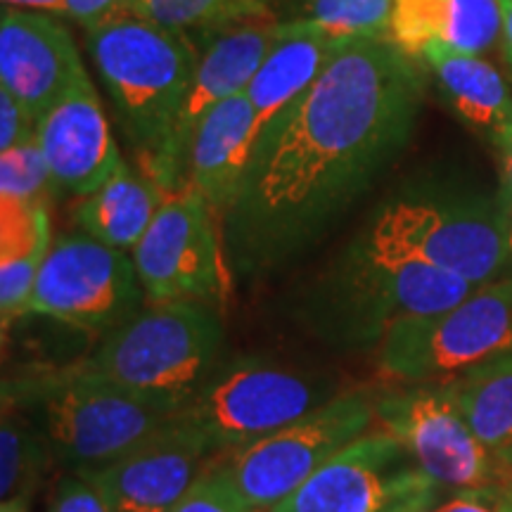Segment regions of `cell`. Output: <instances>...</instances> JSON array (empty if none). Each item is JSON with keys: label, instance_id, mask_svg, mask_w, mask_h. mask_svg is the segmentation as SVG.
<instances>
[{"label": "cell", "instance_id": "8992f818", "mask_svg": "<svg viewBox=\"0 0 512 512\" xmlns=\"http://www.w3.org/2000/svg\"><path fill=\"white\" fill-rule=\"evenodd\" d=\"M3 399L34 408L50 456L72 472L112 463L174 425V411L79 368L3 384Z\"/></svg>", "mask_w": 512, "mask_h": 512}, {"label": "cell", "instance_id": "7c38bea8", "mask_svg": "<svg viewBox=\"0 0 512 512\" xmlns=\"http://www.w3.org/2000/svg\"><path fill=\"white\" fill-rule=\"evenodd\" d=\"M216 221L190 185L166 195L131 252L147 302H221L228 280Z\"/></svg>", "mask_w": 512, "mask_h": 512}, {"label": "cell", "instance_id": "9c48e42d", "mask_svg": "<svg viewBox=\"0 0 512 512\" xmlns=\"http://www.w3.org/2000/svg\"><path fill=\"white\" fill-rule=\"evenodd\" d=\"M375 396L373 389H349L283 430L216 456L214 463L226 470L249 508L271 512L339 451L370 432Z\"/></svg>", "mask_w": 512, "mask_h": 512}, {"label": "cell", "instance_id": "5bb4252c", "mask_svg": "<svg viewBox=\"0 0 512 512\" xmlns=\"http://www.w3.org/2000/svg\"><path fill=\"white\" fill-rule=\"evenodd\" d=\"M214 458L195 432L178 422L112 463L79 470L110 512H174Z\"/></svg>", "mask_w": 512, "mask_h": 512}, {"label": "cell", "instance_id": "484cf974", "mask_svg": "<svg viewBox=\"0 0 512 512\" xmlns=\"http://www.w3.org/2000/svg\"><path fill=\"white\" fill-rule=\"evenodd\" d=\"M50 448L31 418H24L17 403L3 399L0 422V494L3 501L29 498L41 477Z\"/></svg>", "mask_w": 512, "mask_h": 512}, {"label": "cell", "instance_id": "f35d334b", "mask_svg": "<svg viewBox=\"0 0 512 512\" xmlns=\"http://www.w3.org/2000/svg\"><path fill=\"white\" fill-rule=\"evenodd\" d=\"M0 512H29V498H8V501H3V505H0Z\"/></svg>", "mask_w": 512, "mask_h": 512}, {"label": "cell", "instance_id": "d6986e66", "mask_svg": "<svg viewBox=\"0 0 512 512\" xmlns=\"http://www.w3.org/2000/svg\"><path fill=\"white\" fill-rule=\"evenodd\" d=\"M349 41L354 38H339L316 24L285 22L283 36L245 91L256 112L259 138L309 91Z\"/></svg>", "mask_w": 512, "mask_h": 512}, {"label": "cell", "instance_id": "9a60e30c", "mask_svg": "<svg viewBox=\"0 0 512 512\" xmlns=\"http://www.w3.org/2000/svg\"><path fill=\"white\" fill-rule=\"evenodd\" d=\"M69 29L50 12L3 5L0 10V86L36 121L86 79Z\"/></svg>", "mask_w": 512, "mask_h": 512}, {"label": "cell", "instance_id": "277c9868", "mask_svg": "<svg viewBox=\"0 0 512 512\" xmlns=\"http://www.w3.org/2000/svg\"><path fill=\"white\" fill-rule=\"evenodd\" d=\"M221 342L223 323L211 304L150 302L107 332L105 342L76 368L178 413L219 366Z\"/></svg>", "mask_w": 512, "mask_h": 512}, {"label": "cell", "instance_id": "44dd1931", "mask_svg": "<svg viewBox=\"0 0 512 512\" xmlns=\"http://www.w3.org/2000/svg\"><path fill=\"white\" fill-rule=\"evenodd\" d=\"M418 62L430 67L453 110L491 140L512 124V93L508 83L482 55L432 43Z\"/></svg>", "mask_w": 512, "mask_h": 512}, {"label": "cell", "instance_id": "7402d4cb", "mask_svg": "<svg viewBox=\"0 0 512 512\" xmlns=\"http://www.w3.org/2000/svg\"><path fill=\"white\" fill-rule=\"evenodd\" d=\"M164 200L166 192L150 176L143 171L138 174L124 162L100 190L81 197L74 221L88 238L121 252H133Z\"/></svg>", "mask_w": 512, "mask_h": 512}, {"label": "cell", "instance_id": "ba28073f", "mask_svg": "<svg viewBox=\"0 0 512 512\" xmlns=\"http://www.w3.org/2000/svg\"><path fill=\"white\" fill-rule=\"evenodd\" d=\"M512 351V278L475 287L453 309L401 320L377 347L384 377L448 384Z\"/></svg>", "mask_w": 512, "mask_h": 512}, {"label": "cell", "instance_id": "5b68a950", "mask_svg": "<svg viewBox=\"0 0 512 512\" xmlns=\"http://www.w3.org/2000/svg\"><path fill=\"white\" fill-rule=\"evenodd\" d=\"M361 235L377 252L420 259L475 287L501 280L512 261L508 197L403 188L382 202Z\"/></svg>", "mask_w": 512, "mask_h": 512}, {"label": "cell", "instance_id": "ffe728a7", "mask_svg": "<svg viewBox=\"0 0 512 512\" xmlns=\"http://www.w3.org/2000/svg\"><path fill=\"white\" fill-rule=\"evenodd\" d=\"M498 0H394L392 41L413 60L432 43L482 55L501 41Z\"/></svg>", "mask_w": 512, "mask_h": 512}, {"label": "cell", "instance_id": "2e32d148", "mask_svg": "<svg viewBox=\"0 0 512 512\" xmlns=\"http://www.w3.org/2000/svg\"><path fill=\"white\" fill-rule=\"evenodd\" d=\"M283 29V19H266V22L242 24V27L223 31V34L204 41L195 81L185 98L174 138H171L169 155H166L162 176V190L166 195L188 185V178H185L188 150L204 114L219 102L247 91L249 81L259 72L266 55L283 36Z\"/></svg>", "mask_w": 512, "mask_h": 512}, {"label": "cell", "instance_id": "7a4b0ae2", "mask_svg": "<svg viewBox=\"0 0 512 512\" xmlns=\"http://www.w3.org/2000/svg\"><path fill=\"white\" fill-rule=\"evenodd\" d=\"M475 290L456 273L411 256L377 252L363 235L309 287L304 320L337 349L380 347L401 320L453 309Z\"/></svg>", "mask_w": 512, "mask_h": 512}, {"label": "cell", "instance_id": "83f0119b", "mask_svg": "<svg viewBox=\"0 0 512 512\" xmlns=\"http://www.w3.org/2000/svg\"><path fill=\"white\" fill-rule=\"evenodd\" d=\"M55 192L57 185L38 140L19 145L10 152H0V202L48 207Z\"/></svg>", "mask_w": 512, "mask_h": 512}, {"label": "cell", "instance_id": "3957f363", "mask_svg": "<svg viewBox=\"0 0 512 512\" xmlns=\"http://www.w3.org/2000/svg\"><path fill=\"white\" fill-rule=\"evenodd\" d=\"M86 36L88 53L143 162V174L162 188L166 155L195 81L200 48L190 36L131 12Z\"/></svg>", "mask_w": 512, "mask_h": 512}, {"label": "cell", "instance_id": "836d02e7", "mask_svg": "<svg viewBox=\"0 0 512 512\" xmlns=\"http://www.w3.org/2000/svg\"><path fill=\"white\" fill-rule=\"evenodd\" d=\"M498 150V159H501V176H503V188L505 197L512 200V124L505 128L503 133L491 140Z\"/></svg>", "mask_w": 512, "mask_h": 512}, {"label": "cell", "instance_id": "ab89813d", "mask_svg": "<svg viewBox=\"0 0 512 512\" xmlns=\"http://www.w3.org/2000/svg\"><path fill=\"white\" fill-rule=\"evenodd\" d=\"M510 202V216H512V200H508Z\"/></svg>", "mask_w": 512, "mask_h": 512}, {"label": "cell", "instance_id": "d6a6232c", "mask_svg": "<svg viewBox=\"0 0 512 512\" xmlns=\"http://www.w3.org/2000/svg\"><path fill=\"white\" fill-rule=\"evenodd\" d=\"M427 512H498L494 503L486 496V489H475V491H460V494H453L451 498H441V501L434 505L432 510Z\"/></svg>", "mask_w": 512, "mask_h": 512}, {"label": "cell", "instance_id": "6da1fadb", "mask_svg": "<svg viewBox=\"0 0 512 512\" xmlns=\"http://www.w3.org/2000/svg\"><path fill=\"white\" fill-rule=\"evenodd\" d=\"M425 76L392 38H354L256 143L245 185L223 219L242 273L304 252L401 155Z\"/></svg>", "mask_w": 512, "mask_h": 512}, {"label": "cell", "instance_id": "8fae6325", "mask_svg": "<svg viewBox=\"0 0 512 512\" xmlns=\"http://www.w3.org/2000/svg\"><path fill=\"white\" fill-rule=\"evenodd\" d=\"M133 256L88 238L53 242L31 292L27 316H48L91 332H112L145 309Z\"/></svg>", "mask_w": 512, "mask_h": 512}, {"label": "cell", "instance_id": "e575fe53", "mask_svg": "<svg viewBox=\"0 0 512 512\" xmlns=\"http://www.w3.org/2000/svg\"><path fill=\"white\" fill-rule=\"evenodd\" d=\"M494 486H512V444L494 451Z\"/></svg>", "mask_w": 512, "mask_h": 512}, {"label": "cell", "instance_id": "d4e9b609", "mask_svg": "<svg viewBox=\"0 0 512 512\" xmlns=\"http://www.w3.org/2000/svg\"><path fill=\"white\" fill-rule=\"evenodd\" d=\"M128 12L159 27L204 41L242 24L275 19L266 0H131Z\"/></svg>", "mask_w": 512, "mask_h": 512}, {"label": "cell", "instance_id": "52a82bcc", "mask_svg": "<svg viewBox=\"0 0 512 512\" xmlns=\"http://www.w3.org/2000/svg\"><path fill=\"white\" fill-rule=\"evenodd\" d=\"M335 382L256 356L216 366L178 422L207 444L211 456L235 451L335 399Z\"/></svg>", "mask_w": 512, "mask_h": 512}, {"label": "cell", "instance_id": "1f68e13d", "mask_svg": "<svg viewBox=\"0 0 512 512\" xmlns=\"http://www.w3.org/2000/svg\"><path fill=\"white\" fill-rule=\"evenodd\" d=\"M128 5H131V0H67L64 17L79 24L86 34H91V31L100 29L102 24L126 15Z\"/></svg>", "mask_w": 512, "mask_h": 512}, {"label": "cell", "instance_id": "74e56055", "mask_svg": "<svg viewBox=\"0 0 512 512\" xmlns=\"http://www.w3.org/2000/svg\"><path fill=\"white\" fill-rule=\"evenodd\" d=\"M486 496L498 512H512V486H486Z\"/></svg>", "mask_w": 512, "mask_h": 512}, {"label": "cell", "instance_id": "30bf717a", "mask_svg": "<svg viewBox=\"0 0 512 512\" xmlns=\"http://www.w3.org/2000/svg\"><path fill=\"white\" fill-rule=\"evenodd\" d=\"M441 494L399 439L373 427L271 512H427Z\"/></svg>", "mask_w": 512, "mask_h": 512}, {"label": "cell", "instance_id": "cb8c5ba5", "mask_svg": "<svg viewBox=\"0 0 512 512\" xmlns=\"http://www.w3.org/2000/svg\"><path fill=\"white\" fill-rule=\"evenodd\" d=\"M460 413L491 453L512 444V351L448 382Z\"/></svg>", "mask_w": 512, "mask_h": 512}, {"label": "cell", "instance_id": "4dcf8cb0", "mask_svg": "<svg viewBox=\"0 0 512 512\" xmlns=\"http://www.w3.org/2000/svg\"><path fill=\"white\" fill-rule=\"evenodd\" d=\"M50 512H110V508L86 479L72 472L57 482Z\"/></svg>", "mask_w": 512, "mask_h": 512}, {"label": "cell", "instance_id": "d590c367", "mask_svg": "<svg viewBox=\"0 0 512 512\" xmlns=\"http://www.w3.org/2000/svg\"><path fill=\"white\" fill-rule=\"evenodd\" d=\"M3 5L22 10L50 12V15H64L67 12V0H3Z\"/></svg>", "mask_w": 512, "mask_h": 512}, {"label": "cell", "instance_id": "f1b7e54d", "mask_svg": "<svg viewBox=\"0 0 512 512\" xmlns=\"http://www.w3.org/2000/svg\"><path fill=\"white\" fill-rule=\"evenodd\" d=\"M174 512H256L240 496L238 486L226 475V470L209 460L204 472L192 484V489L185 494ZM261 512V510H259Z\"/></svg>", "mask_w": 512, "mask_h": 512}, {"label": "cell", "instance_id": "f546056e", "mask_svg": "<svg viewBox=\"0 0 512 512\" xmlns=\"http://www.w3.org/2000/svg\"><path fill=\"white\" fill-rule=\"evenodd\" d=\"M36 126L38 121L27 107L8 88L0 86V152H10L36 140Z\"/></svg>", "mask_w": 512, "mask_h": 512}, {"label": "cell", "instance_id": "4316f807", "mask_svg": "<svg viewBox=\"0 0 512 512\" xmlns=\"http://www.w3.org/2000/svg\"><path fill=\"white\" fill-rule=\"evenodd\" d=\"M287 19L339 38H392L394 0H285Z\"/></svg>", "mask_w": 512, "mask_h": 512}, {"label": "cell", "instance_id": "e0dca14e", "mask_svg": "<svg viewBox=\"0 0 512 512\" xmlns=\"http://www.w3.org/2000/svg\"><path fill=\"white\" fill-rule=\"evenodd\" d=\"M57 192L88 197L124 164L91 76L76 83L36 126Z\"/></svg>", "mask_w": 512, "mask_h": 512}, {"label": "cell", "instance_id": "ac0fdd59", "mask_svg": "<svg viewBox=\"0 0 512 512\" xmlns=\"http://www.w3.org/2000/svg\"><path fill=\"white\" fill-rule=\"evenodd\" d=\"M256 140V112L245 93L211 107L192 136L185 178L221 223L240 197Z\"/></svg>", "mask_w": 512, "mask_h": 512}, {"label": "cell", "instance_id": "4fadbf2b", "mask_svg": "<svg viewBox=\"0 0 512 512\" xmlns=\"http://www.w3.org/2000/svg\"><path fill=\"white\" fill-rule=\"evenodd\" d=\"M375 422L444 491L494 486V453L467 425L448 384H403L377 392Z\"/></svg>", "mask_w": 512, "mask_h": 512}, {"label": "cell", "instance_id": "8d00e7d4", "mask_svg": "<svg viewBox=\"0 0 512 512\" xmlns=\"http://www.w3.org/2000/svg\"><path fill=\"white\" fill-rule=\"evenodd\" d=\"M498 3H501V17H503V27H501L503 55L512 72V0H498Z\"/></svg>", "mask_w": 512, "mask_h": 512}, {"label": "cell", "instance_id": "603a6c76", "mask_svg": "<svg viewBox=\"0 0 512 512\" xmlns=\"http://www.w3.org/2000/svg\"><path fill=\"white\" fill-rule=\"evenodd\" d=\"M50 247V207L0 202V316L5 330L27 316Z\"/></svg>", "mask_w": 512, "mask_h": 512}, {"label": "cell", "instance_id": "60d3db41", "mask_svg": "<svg viewBox=\"0 0 512 512\" xmlns=\"http://www.w3.org/2000/svg\"><path fill=\"white\" fill-rule=\"evenodd\" d=\"M261 512H268V510H261Z\"/></svg>", "mask_w": 512, "mask_h": 512}]
</instances>
